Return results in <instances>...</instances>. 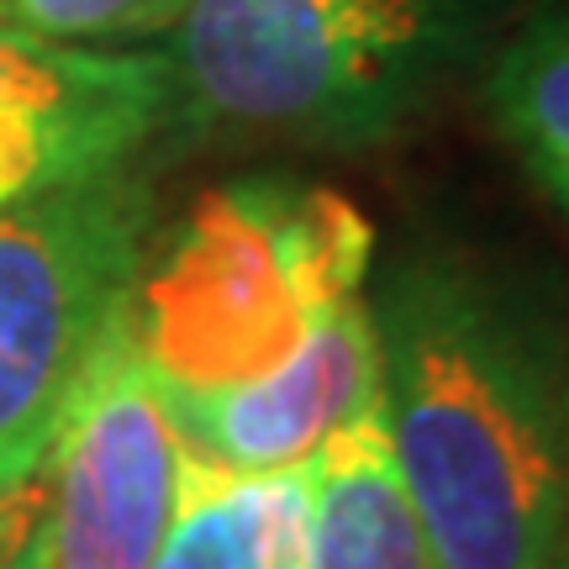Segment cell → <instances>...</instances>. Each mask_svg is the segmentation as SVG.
I'll return each instance as SVG.
<instances>
[{
    "instance_id": "obj_1",
    "label": "cell",
    "mask_w": 569,
    "mask_h": 569,
    "mask_svg": "<svg viewBox=\"0 0 569 569\" xmlns=\"http://www.w3.org/2000/svg\"><path fill=\"white\" fill-rule=\"evenodd\" d=\"M380 407L438 569H553L565 543V369L522 290L411 259L369 301Z\"/></svg>"
},
{
    "instance_id": "obj_2",
    "label": "cell",
    "mask_w": 569,
    "mask_h": 569,
    "mask_svg": "<svg viewBox=\"0 0 569 569\" xmlns=\"http://www.w3.org/2000/svg\"><path fill=\"white\" fill-rule=\"evenodd\" d=\"M365 211L327 184L253 174L206 190L127 296V338L169 401L248 386L365 296Z\"/></svg>"
},
{
    "instance_id": "obj_3",
    "label": "cell",
    "mask_w": 569,
    "mask_h": 569,
    "mask_svg": "<svg viewBox=\"0 0 569 569\" xmlns=\"http://www.w3.org/2000/svg\"><path fill=\"white\" fill-rule=\"evenodd\" d=\"M448 42L443 0H184L163 59L201 127L359 148L422 101Z\"/></svg>"
},
{
    "instance_id": "obj_4",
    "label": "cell",
    "mask_w": 569,
    "mask_h": 569,
    "mask_svg": "<svg viewBox=\"0 0 569 569\" xmlns=\"http://www.w3.org/2000/svg\"><path fill=\"white\" fill-rule=\"evenodd\" d=\"M153 243L138 169L0 206V490L32 480Z\"/></svg>"
},
{
    "instance_id": "obj_5",
    "label": "cell",
    "mask_w": 569,
    "mask_h": 569,
    "mask_svg": "<svg viewBox=\"0 0 569 569\" xmlns=\"http://www.w3.org/2000/svg\"><path fill=\"white\" fill-rule=\"evenodd\" d=\"M184 432L127 322L101 343L38 465L42 569H148L180 496Z\"/></svg>"
},
{
    "instance_id": "obj_6",
    "label": "cell",
    "mask_w": 569,
    "mask_h": 569,
    "mask_svg": "<svg viewBox=\"0 0 569 569\" xmlns=\"http://www.w3.org/2000/svg\"><path fill=\"white\" fill-rule=\"evenodd\" d=\"M174 117L163 53L69 48L0 17V206L132 169Z\"/></svg>"
},
{
    "instance_id": "obj_7",
    "label": "cell",
    "mask_w": 569,
    "mask_h": 569,
    "mask_svg": "<svg viewBox=\"0 0 569 569\" xmlns=\"http://www.w3.org/2000/svg\"><path fill=\"white\" fill-rule=\"evenodd\" d=\"M380 332L359 296L332 311L280 369L196 401H169V411L190 453L238 475H269L306 465L338 427L380 401Z\"/></svg>"
},
{
    "instance_id": "obj_8",
    "label": "cell",
    "mask_w": 569,
    "mask_h": 569,
    "mask_svg": "<svg viewBox=\"0 0 569 569\" xmlns=\"http://www.w3.org/2000/svg\"><path fill=\"white\" fill-rule=\"evenodd\" d=\"M306 569H438L380 401L306 459Z\"/></svg>"
},
{
    "instance_id": "obj_9",
    "label": "cell",
    "mask_w": 569,
    "mask_h": 569,
    "mask_svg": "<svg viewBox=\"0 0 569 569\" xmlns=\"http://www.w3.org/2000/svg\"><path fill=\"white\" fill-rule=\"evenodd\" d=\"M148 569H306V465L238 475L190 453Z\"/></svg>"
},
{
    "instance_id": "obj_10",
    "label": "cell",
    "mask_w": 569,
    "mask_h": 569,
    "mask_svg": "<svg viewBox=\"0 0 569 569\" xmlns=\"http://www.w3.org/2000/svg\"><path fill=\"white\" fill-rule=\"evenodd\" d=\"M486 101L501 138L569 217V17L532 21L501 48Z\"/></svg>"
},
{
    "instance_id": "obj_11",
    "label": "cell",
    "mask_w": 569,
    "mask_h": 569,
    "mask_svg": "<svg viewBox=\"0 0 569 569\" xmlns=\"http://www.w3.org/2000/svg\"><path fill=\"white\" fill-rule=\"evenodd\" d=\"M184 0H0V17L69 48H122L163 38L180 21Z\"/></svg>"
},
{
    "instance_id": "obj_12",
    "label": "cell",
    "mask_w": 569,
    "mask_h": 569,
    "mask_svg": "<svg viewBox=\"0 0 569 569\" xmlns=\"http://www.w3.org/2000/svg\"><path fill=\"white\" fill-rule=\"evenodd\" d=\"M32 528H38V475L0 490V553L17 549L21 538H32Z\"/></svg>"
},
{
    "instance_id": "obj_13",
    "label": "cell",
    "mask_w": 569,
    "mask_h": 569,
    "mask_svg": "<svg viewBox=\"0 0 569 569\" xmlns=\"http://www.w3.org/2000/svg\"><path fill=\"white\" fill-rule=\"evenodd\" d=\"M0 569H42V553H38V528H32V538H21L17 549L0 553Z\"/></svg>"
},
{
    "instance_id": "obj_14",
    "label": "cell",
    "mask_w": 569,
    "mask_h": 569,
    "mask_svg": "<svg viewBox=\"0 0 569 569\" xmlns=\"http://www.w3.org/2000/svg\"><path fill=\"white\" fill-rule=\"evenodd\" d=\"M569 569V369H565V543H559V565Z\"/></svg>"
}]
</instances>
